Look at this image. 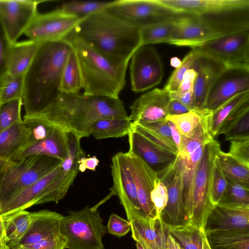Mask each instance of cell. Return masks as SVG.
I'll return each mask as SVG.
<instances>
[{"label":"cell","mask_w":249,"mask_h":249,"mask_svg":"<svg viewBox=\"0 0 249 249\" xmlns=\"http://www.w3.org/2000/svg\"><path fill=\"white\" fill-rule=\"evenodd\" d=\"M71 48L67 38L40 44L24 76V115L41 112L57 97L62 70Z\"/></svg>","instance_id":"7a4b0ae2"},{"label":"cell","mask_w":249,"mask_h":249,"mask_svg":"<svg viewBox=\"0 0 249 249\" xmlns=\"http://www.w3.org/2000/svg\"><path fill=\"white\" fill-rule=\"evenodd\" d=\"M66 237L60 231L36 243L18 246L11 249H66Z\"/></svg>","instance_id":"bcb514c9"},{"label":"cell","mask_w":249,"mask_h":249,"mask_svg":"<svg viewBox=\"0 0 249 249\" xmlns=\"http://www.w3.org/2000/svg\"><path fill=\"white\" fill-rule=\"evenodd\" d=\"M226 178L227 186L218 204L249 205V187L233 180Z\"/></svg>","instance_id":"60d3db41"},{"label":"cell","mask_w":249,"mask_h":249,"mask_svg":"<svg viewBox=\"0 0 249 249\" xmlns=\"http://www.w3.org/2000/svg\"><path fill=\"white\" fill-rule=\"evenodd\" d=\"M206 109L193 110L182 114L168 115L166 119L172 122L183 137L190 139L195 134Z\"/></svg>","instance_id":"74e56055"},{"label":"cell","mask_w":249,"mask_h":249,"mask_svg":"<svg viewBox=\"0 0 249 249\" xmlns=\"http://www.w3.org/2000/svg\"><path fill=\"white\" fill-rule=\"evenodd\" d=\"M240 229H249V205L217 204L208 214L204 228L205 232Z\"/></svg>","instance_id":"603a6c76"},{"label":"cell","mask_w":249,"mask_h":249,"mask_svg":"<svg viewBox=\"0 0 249 249\" xmlns=\"http://www.w3.org/2000/svg\"><path fill=\"white\" fill-rule=\"evenodd\" d=\"M183 159L178 155L169 166L156 173L167 190V203L160 216L166 226L176 227L188 223L183 202Z\"/></svg>","instance_id":"8fae6325"},{"label":"cell","mask_w":249,"mask_h":249,"mask_svg":"<svg viewBox=\"0 0 249 249\" xmlns=\"http://www.w3.org/2000/svg\"><path fill=\"white\" fill-rule=\"evenodd\" d=\"M165 227L167 232L184 249H211L204 229L189 223L176 227Z\"/></svg>","instance_id":"f546056e"},{"label":"cell","mask_w":249,"mask_h":249,"mask_svg":"<svg viewBox=\"0 0 249 249\" xmlns=\"http://www.w3.org/2000/svg\"><path fill=\"white\" fill-rule=\"evenodd\" d=\"M150 199L155 210L156 216H160L167 205L168 193L166 186L157 176L150 193Z\"/></svg>","instance_id":"7dc6e473"},{"label":"cell","mask_w":249,"mask_h":249,"mask_svg":"<svg viewBox=\"0 0 249 249\" xmlns=\"http://www.w3.org/2000/svg\"><path fill=\"white\" fill-rule=\"evenodd\" d=\"M168 121L172 139L178 153L181 148L183 136L181 135L175 125L172 122Z\"/></svg>","instance_id":"680465c9"},{"label":"cell","mask_w":249,"mask_h":249,"mask_svg":"<svg viewBox=\"0 0 249 249\" xmlns=\"http://www.w3.org/2000/svg\"><path fill=\"white\" fill-rule=\"evenodd\" d=\"M42 0H0V26L8 44L17 42L38 13Z\"/></svg>","instance_id":"5bb4252c"},{"label":"cell","mask_w":249,"mask_h":249,"mask_svg":"<svg viewBox=\"0 0 249 249\" xmlns=\"http://www.w3.org/2000/svg\"><path fill=\"white\" fill-rule=\"evenodd\" d=\"M194 49L196 52L192 68L196 73L194 86L195 105L199 110L204 109L210 90L227 67L218 60Z\"/></svg>","instance_id":"ffe728a7"},{"label":"cell","mask_w":249,"mask_h":249,"mask_svg":"<svg viewBox=\"0 0 249 249\" xmlns=\"http://www.w3.org/2000/svg\"><path fill=\"white\" fill-rule=\"evenodd\" d=\"M10 249V248H7V249Z\"/></svg>","instance_id":"03108f58"},{"label":"cell","mask_w":249,"mask_h":249,"mask_svg":"<svg viewBox=\"0 0 249 249\" xmlns=\"http://www.w3.org/2000/svg\"><path fill=\"white\" fill-rule=\"evenodd\" d=\"M132 122L127 117H107L100 118L92 124L90 135L95 139L120 138L128 135Z\"/></svg>","instance_id":"f1b7e54d"},{"label":"cell","mask_w":249,"mask_h":249,"mask_svg":"<svg viewBox=\"0 0 249 249\" xmlns=\"http://www.w3.org/2000/svg\"><path fill=\"white\" fill-rule=\"evenodd\" d=\"M230 142L228 153L236 160L249 167V134L236 136Z\"/></svg>","instance_id":"f6af8a7d"},{"label":"cell","mask_w":249,"mask_h":249,"mask_svg":"<svg viewBox=\"0 0 249 249\" xmlns=\"http://www.w3.org/2000/svg\"><path fill=\"white\" fill-rule=\"evenodd\" d=\"M217 157L226 178L249 187V167L236 160L228 153L221 150Z\"/></svg>","instance_id":"8d00e7d4"},{"label":"cell","mask_w":249,"mask_h":249,"mask_svg":"<svg viewBox=\"0 0 249 249\" xmlns=\"http://www.w3.org/2000/svg\"><path fill=\"white\" fill-rule=\"evenodd\" d=\"M212 111L206 109L194 135L190 139L183 136L182 146L178 155L182 159L189 158L200 146L214 139L210 132L209 124Z\"/></svg>","instance_id":"836d02e7"},{"label":"cell","mask_w":249,"mask_h":249,"mask_svg":"<svg viewBox=\"0 0 249 249\" xmlns=\"http://www.w3.org/2000/svg\"><path fill=\"white\" fill-rule=\"evenodd\" d=\"M191 111L187 107L178 100L171 98L168 107V115H178L187 113Z\"/></svg>","instance_id":"9f6ffc18"},{"label":"cell","mask_w":249,"mask_h":249,"mask_svg":"<svg viewBox=\"0 0 249 249\" xmlns=\"http://www.w3.org/2000/svg\"><path fill=\"white\" fill-rule=\"evenodd\" d=\"M171 97L164 89H155L142 95L130 107L129 119L133 124L145 123L164 119L168 115Z\"/></svg>","instance_id":"d6986e66"},{"label":"cell","mask_w":249,"mask_h":249,"mask_svg":"<svg viewBox=\"0 0 249 249\" xmlns=\"http://www.w3.org/2000/svg\"><path fill=\"white\" fill-rule=\"evenodd\" d=\"M81 18L60 9L35 16L24 34L39 43L65 39L74 30Z\"/></svg>","instance_id":"7c38bea8"},{"label":"cell","mask_w":249,"mask_h":249,"mask_svg":"<svg viewBox=\"0 0 249 249\" xmlns=\"http://www.w3.org/2000/svg\"><path fill=\"white\" fill-rule=\"evenodd\" d=\"M9 248L6 243L5 234L4 223L0 217V249H6Z\"/></svg>","instance_id":"94428289"},{"label":"cell","mask_w":249,"mask_h":249,"mask_svg":"<svg viewBox=\"0 0 249 249\" xmlns=\"http://www.w3.org/2000/svg\"><path fill=\"white\" fill-rule=\"evenodd\" d=\"M76 54L84 94L119 98L125 84L128 61L111 58L71 33L67 37Z\"/></svg>","instance_id":"277c9868"},{"label":"cell","mask_w":249,"mask_h":249,"mask_svg":"<svg viewBox=\"0 0 249 249\" xmlns=\"http://www.w3.org/2000/svg\"><path fill=\"white\" fill-rule=\"evenodd\" d=\"M137 249H144L137 242H136Z\"/></svg>","instance_id":"e7e4bbea"},{"label":"cell","mask_w":249,"mask_h":249,"mask_svg":"<svg viewBox=\"0 0 249 249\" xmlns=\"http://www.w3.org/2000/svg\"><path fill=\"white\" fill-rule=\"evenodd\" d=\"M248 134H249V110L225 134V140L229 141L231 138Z\"/></svg>","instance_id":"816d5d0a"},{"label":"cell","mask_w":249,"mask_h":249,"mask_svg":"<svg viewBox=\"0 0 249 249\" xmlns=\"http://www.w3.org/2000/svg\"><path fill=\"white\" fill-rule=\"evenodd\" d=\"M126 160L136 187L141 209L146 216L154 218L156 212L150 199L157 173L135 155L126 152Z\"/></svg>","instance_id":"44dd1931"},{"label":"cell","mask_w":249,"mask_h":249,"mask_svg":"<svg viewBox=\"0 0 249 249\" xmlns=\"http://www.w3.org/2000/svg\"><path fill=\"white\" fill-rule=\"evenodd\" d=\"M227 68L249 69V27L227 33L194 48Z\"/></svg>","instance_id":"9c48e42d"},{"label":"cell","mask_w":249,"mask_h":249,"mask_svg":"<svg viewBox=\"0 0 249 249\" xmlns=\"http://www.w3.org/2000/svg\"><path fill=\"white\" fill-rule=\"evenodd\" d=\"M62 217L59 213L46 209L32 212L29 228L17 246L36 243L59 231Z\"/></svg>","instance_id":"d4e9b609"},{"label":"cell","mask_w":249,"mask_h":249,"mask_svg":"<svg viewBox=\"0 0 249 249\" xmlns=\"http://www.w3.org/2000/svg\"><path fill=\"white\" fill-rule=\"evenodd\" d=\"M205 144L200 146L191 155L189 158L182 159L181 158L183 161L182 176L183 202L186 218L192 206L197 165L201 157Z\"/></svg>","instance_id":"1f68e13d"},{"label":"cell","mask_w":249,"mask_h":249,"mask_svg":"<svg viewBox=\"0 0 249 249\" xmlns=\"http://www.w3.org/2000/svg\"><path fill=\"white\" fill-rule=\"evenodd\" d=\"M128 136V152L138 157L156 173L169 166L178 156L158 146L132 128Z\"/></svg>","instance_id":"7402d4cb"},{"label":"cell","mask_w":249,"mask_h":249,"mask_svg":"<svg viewBox=\"0 0 249 249\" xmlns=\"http://www.w3.org/2000/svg\"><path fill=\"white\" fill-rule=\"evenodd\" d=\"M99 163V160L95 156L82 157L79 160V170L81 172H85L87 169L95 171Z\"/></svg>","instance_id":"6f0895ef"},{"label":"cell","mask_w":249,"mask_h":249,"mask_svg":"<svg viewBox=\"0 0 249 249\" xmlns=\"http://www.w3.org/2000/svg\"><path fill=\"white\" fill-rule=\"evenodd\" d=\"M181 61L177 57L173 58L171 60V65L176 67V68L179 66L181 64Z\"/></svg>","instance_id":"be15d7a7"},{"label":"cell","mask_w":249,"mask_h":249,"mask_svg":"<svg viewBox=\"0 0 249 249\" xmlns=\"http://www.w3.org/2000/svg\"><path fill=\"white\" fill-rule=\"evenodd\" d=\"M249 92V69L226 68L213 85L204 109L213 111L234 96Z\"/></svg>","instance_id":"2e32d148"},{"label":"cell","mask_w":249,"mask_h":249,"mask_svg":"<svg viewBox=\"0 0 249 249\" xmlns=\"http://www.w3.org/2000/svg\"><path fill=\"white\" fill-rule=\"evenodd\" d=\"M62 162L59 159L40 155L12 161L0 174V207L49 173Z\"/></svg>","instance_id":"8992f818"},{"label":"cell","mask_w":249,"mask_h":249,"mask_svg":"<svg viewBox=\"0 0 249 249\" xmlns=\"http://www.w3.org/2000/svg\"><path fill=\"white\" fill-rule=\"evenodd\" d=\"M130 59V77L133 91L143 92L161 82L163 76L162 64L153 47L140 46Z\"/></svg>","instance_id":"4fadbf2b"},{"label":"cell","mask_w":249,"mask_h":249,"mask_svg":"<svg viewBox=\"0 0 249 249\" xmlns=\"http://www.w3.org/2000/svg\"><path fill=\"white\" fill-rule=\"evenodd\" d=\"M220 150V145L215 139L205 144L196 167L192 206L187 219L188 223L202 229L214 207L210 200L211 179L214 160Z\"/></svg>","instance_id":"52a82bcc"},{"label":"cell","mask_w":249,"mask_h":249,"mask_svg":"<svg viewBox=\"0 0 249 249\" xmlns=\"http://www.w3.org/2000/svg\"><path fill=\"white\" fill-rule=\"evenodd\" d=\"M68 152L67 132L55 127L53 131L46 137L27 144L16 155L13 161L36 155L51 157L63 161Z\"/></svg>","instance_id":"cb8c5ba5"},{"label":"cell","mask_w":249,"mask_h":249,"mask_svg":"<svg viewBox=\"0 0 249 249\" xmlns=\"http://www.w3.org/2000/svg\"><path fill=\"white\" fill-rule=\"evenodd\" d=\"M69 139V152L62 162V169L58 175L49 186L50 202L57 203L62 199L72 185L79 170V160L85 157L79 138L67 133Z\"/></svg>","instance_id":"ac0fdd59"},{"label":"cell","mask_w":249,"mask_h":249,"mask_svg":"<svg viewBox=\"0 0 249 249\" xmlns=\"http://www.w3.org/2000/svg\"><path fill=\"white\" fill-rule=\"evenodd\" d=\"M72 35L115 59L128 61L141 46L140 28L106 9L79 21Z\"/></svg>","instance_id":"3957f363"},{"label":"cell","mask_w":249,"mask_h":249,"mask_svg":"<svg viewBox=\"0 0 249 249\" xmlns=\"http://www.w3.org/2000/svg\"><path fill=\"white\" fill-rule=\"evenodd\" d=\"M131 224L132 237L144 249H167V231L160 216L151 218L130 203L122 204Z\"/></svg>","instance_id":"9a60e30c"},{"label":"cell","mask_w":249,"mask_h":249,"mask_svg":"<svg viewBox=\"0 0 249 249\" xmlns=\"http://www.w3.org/2000/svg\"><path fill=\"white\" fill-rule=\"evenodd\" d=\"M11 162L0 158V174L3 172Z\"/></svg>","instance_id":"6125c7cd"},{"label":"cell","mask_w":249,"mask_h":249,"mask_svg":"<svg viewBox=\"0 0 249 249\" xmlns=\"http://www.w3.org/2000/svg\"><path fill=\"white\" fill-rule=\"evenodd\" d=\"M227 183L217 156L213 164L210 186V200L214 206L218 204L222 197Z\"/></svg>","instance_id":"7bdbcfd3"},{"label":"cell","mask_w":249,"mask_h":249,"mask_svg":"<svg viewBox=\"0 0 249 249\" xmlns=\"http://www.w3.org/2000/svg\"><path fill=\"white\" fill-rule=\"evenodd\" d=\"M175 19L162 21L141 28V46L160 43H169Z\"/></svg>","instance_id":"d590c367"},{"label":"cell","mask_w":249,"mask_h":249,"mask_svg":"<svg viewBox=\"0 0 249 249\" xmlns=\"http://www.w3.org/2000/svg\"><path fill=\"white\" fill-rule=\"evenodd\" d=\"M248 102H249V92L234 96L212 111L209 129L214 139L217 137L218 131L224 121Z\"/></svg>","instance_id":"e575fe53"},{"label":"cell","mask_w":249,"mask_h":249,"mask_svg":"<svg viewBox=\"0 0 249 249\" xmlns=\"http://www.w3.org/2000/svg\"><path fill=\"white\" fill-rule=\"evenodd\" d=\"M107 232L118 237L124 236L131 231V224L128 220L123 218L115 213L109 216Z\"/></svg>","instance_id":"681fc988"},{"label":"cell","mask_w":249,"mask_h":249,"mask_svg":"<svg viewBox=\"0 0 249 249\" xmlns=\"http://www.w3.org/2000/svg\"><path fill=\"white\" fill-rule=\"evenodd\" d=\"M196 54V51L192 49L191 51L184 57L180 65L176 68L171 74L164 88L165 89L169 92L178 91L186 72L193 68Z\"/></svg>","instance_id":"ee69618b"},{"label":"cell","mask_w":249,"mask_h":249,"mask_svg":"<svg viewBox=\"0 0 249 249\" xmlns=\"http://www.w3.org/2000/svg\"><path fill=\"white\" fill-rule=\"evenodd\" d=\"M22 98L14 99L0 106V133L22 120Z\"/></svg>","instance_id":"b9f144b4"},{"label":"cell","mask_w":249,"mask_h":249,"mask_svg":"<svg viewBox=\"0 0 249 249\" xmlns=\"http://www.w3.org/2000/svg\"><path fill=\"white\" fill-rule=\"evenodd\" d=\"M40 44L29 39L9 44L7 73L12 75H24Z\"/></svg>","instance_id":"484cf974"},{"label":"cell","mask_w":249,"mask_h":249,"mask_svg":"<svg viewBox=\"0 0 249 249\" xmlns=\"http://www.w3.org/2000/svg\"><path fill=\"white\" fill-rule=\"evenodd\" d=\"M175 12L196 16H212L249 9V0H158Z\"/></svg>","instance_id":"e0dca14e"},{"label":"cell","mask_w":249,"mask_h":249,"mask_svg":"<svg viewBox=\"0 0 249 249\" xmlns=\"http://www.w3.org/2000/svg\"><path fill=\"white\" fill-rule=\"evenodd\" d=\"M166 244L167 249H184L167 231L166 237Z\"/></svg>","instance_id":"91938a15"},{"label":"cell","mask_w":249,"mask_h":249,"mask_svg":"<svg viewBox=\"0 0 249 249\" xmlns=\"http://www.w3.org/2000/svg\"><path fill=\"white\" fill-rule=\"evenodd\" d=\"M9 44L0 31V79L7 73Z\"/></svg>","instance_id":"f5cc1de1"},{"label":"cell","mask_w":249,"mask_h":249,"mask_svg":"<svg viewBox=\"0 0 249 249\" xmlns=\"http://www.w3.org/2000/svg\"><path fill=\"white\" fill-rule=\"evenodd\" d=\"M4 223L8 247H17L28 231L32 219V212L22 210L1 218Z\"/></svg>","instance_id":"4dcf8cb0"},{"label":"cell","mask_w":249,"mask_h":249,"mask_svg":"<svg viewBox=\"0 0 249 249\" xmlns=\"http://www.w3.org/2000/svg\"><path fill=\"white\" fill-rule=\"evenodd\" d=\"M105 9L140 28L174 20L181 15L162 5L158 0H115Z\"/></svg>","instance_id":"30bf717a"},{"label":"cell","mask_w":249,"mask_h":249,"mask_svg":"<svg viewBox=\"0 0 249 249\" xmlns=\"http://www.w3.org/2000/svg\"><path fill=\"white\" fill-rule=\"evenodd\" d=\"M127 116L119 98L60 93L45 109L35 115H24L23 121L27 124H49L81 139L90 135L92 124L100 118Z\"/></svg>","instance_id":"6da1fadb"},{"label":"cell","mask_w":249,"mask_h":249,"mask_svg":"<svg viewBox=\"0 0 249 249\" xmlns=\"http://www.w3.org/2000/svg\"><path fill=\"white\" fill-rule=\"evenodd\" d=\"M206 233L211 249H249V229L212 231Z\"/></svg>","instance_id":"83f0119b"},{"label":"cell","mask_w":249,"mask_h":249,"mask_svg":"<svg viewBox=\"0 0 249 249\" xmlns=\"http://www.w3.org/2000/svg\"><path fill=\"white\" fill-rule=\"evenodd\" d=\"M81 89V73L76 54L72 47L62 70L59 90L60 93H79Z\"/></svg>","instance_id":"d6a6232c"},{"label":"cell","mask_w":249,"mask_h":249,"mask_svg":"<svg viewBox=\"0 0 249 249\" xmlns=\"http://www.w3.org/2000/svg\"><path fill=\"white\" fill-rule=\"evenodd\" d=\"M24 76L6 73L0 79V106L14 99L22 98Z\"/></svg>","instance_id":"ab89813d"},{"label":"cell","mask_w":249,"mask_h":249,"mask_svg":"<svg viewBox=\"0 0 249 249\" xmlns=\"http://www.w3.org/2000/svg\"><path fill=\"white\" fill-rule=\"evenodd\" d=\"M170 97L180 101L191 110H197L195 105V95L194 88L182 94H179L177 92H170Z\"/></svg>","instance_id":"db71d44e"},{"label":"cell","mask_w":249,"mask_h":249,"mask_svg":"<svg viewBox=\"0 0 249 249\" xmlns=\"http://www.w3.org/2000/svg\"><path fill=\"white\" fill-rule=\"evenodd\" d=\"M112 1L72 0L64 2L59 9L67 14L82 19L106 9Z\"/></svg>","instance_id":"f35d334b"},{"label":"cell","mask_w":249,"mask_h":249,"mask_svg":"<svg viewBox=\"0 0 249 249\" xmlns=\"http://www.w3.org/2000/svg\"><path fill=\"white\" fill-rule=\"evenodd\" d=\"M98 205L69 212L60 223V232L67 239L68 249H105L103 237L107 232Z\"/></svg>","instance_id":"5b68a950"},{"label":"cell","mask_w":249,"mask_h":249,"mask_svg":"<svg viewBox=\"0 0 249 249\" xmlns=\"http://www.w3.org/2000/svg\"><path fill=\"white\" fill-rule=\"evenodd\" d=\"M196 76V72L193 69H189L186 72L177 92L179 94H182L194 88Z\"/></svg>","instance_id":"11a10c76"},{"label":"cell","mask_w":249,"mask_h":249,"mask_svg":"<svg viewBox=\"0 0 249 249\" xmlns=\"http://www.w3.org/2000/svg\"><path fill=\"white\" fill-rule=\"evenodd\" d=\"M31 131L23 120L0 133V158L13 161L27 144Z\"/></svg>","instance_id":"4316f807"},{"label":"cell","mask_w":249,"mask_h":249,"mask_svg":"<svg viewBox=\"0 0 249 249\" xmlns=\"http://www.w3.org/2000/svg\"><path fill=\"white\" fill-rule=\"evenodd\" d=\"M133 124L140 125L147 130L161 136L167 140L174 143L171 135L168 121L166 118L152 122L135 124Z\"/></svg>","instance_id":"f907efd6"},{"label":"cell","mask_w":249,"mask_h":249,"mask_svg":"<svg viewBox=\"0 0 249 249\" xmlns=\"http://www.w3.org/2000/svg\"><path fill=\"white\" fill-rule=\"evenodd\" d=\"M132 128L158 146L176 155H178V150L174 143L137 124H132Z\"/></svg>","instance_id":"c3c4849f"},{"label":"cell","mask_w":249,"mask_h":249,"mask_svg":"<svg viewBox=\"0 0 249 249\" xmlns=\"http://www.w3.org/2000/svg\"><path fill=\"white\" fill-rule=\"evenodd\" d=\"M241 29L207 17L182 15L175 20L169 43L192 49Z\"/></svg>","instance_id":"ba28073f"}]
</instances>
